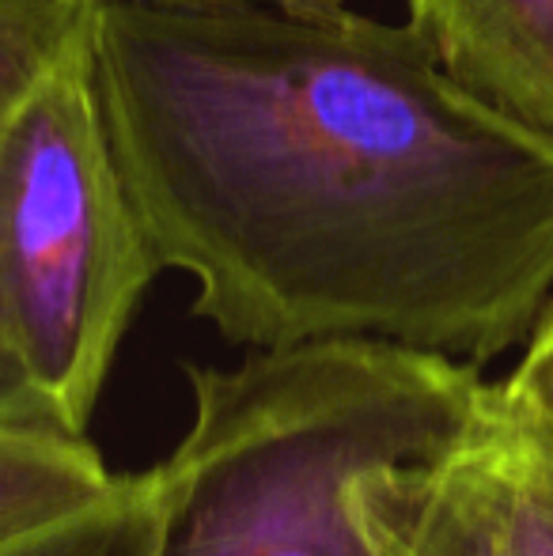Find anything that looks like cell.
<instances>
[{"label":"cell","mask_w":553,"mask_h":556,"mask_svg":"<svg viewBox=\"0 0 553 556\" xmlns=\"http://www.w3.org/2000/svg\"><path fill=\"white\" fill-rule=\"evenodd\" d=\"M96 84L163 269L224 341L384 337L489 364L553 300V140L414 23L99 0Z\"/></svg>","instance_id":"1"},{"label":"cell","mask_w":553,"mask_h":556,"mask_svg":"<svg viewBox=\"0 0 553 556\" xmlns=\"http://www.w3.org/2000/svg\"><path fill=\"white\" fill-rule=\"evenodd\" d=\"M193 420L152 466L155 556H399L432 469L478 425V364L384 337L186 364Z\"/></svg>","instance_id":"2"},{"label":"cell","mask_w":553,"mask_h":556,"mask_svg":"<svg viewBox=\"0 0 553 556\" xmlns=\"http://www.w3.org/2000/svg\"><path fill=\"white\" fill-rule=\"evenodd\" d=\"M91 23L0 125V420L68 435H88L129 318L163 273L114 160Z\"/></svg>","instance_id":"3"},{"label":"cell","mask_w":553,"mask_h":556,"mask_svg":"<svg viewBox=\"0 0 553 556\" xmlns=\"http://www.w3.org/2000/svg\"><path fill=\"white\" fill-rule=\"evenodd\" d=\"M406 12L466 91L553 140V0H406Z\"/></svg>","instance_id":"4"},{"label":"cell","mask_w":553,"mask_h":556,"mask_svg":"<svg viewBox=\"0 0 553 556\" xmlns=\"http://www.w3.org/2000/svg\"><path fill=\"white\" fill-rule=\"evenodd\" d=\"M481 454L501 556H553V413L493 382L481 413Z\"/></svg>","instance_id":"5"},{"label":"cell","mask_w":553,"mask_h":556,"mask_svg":"<svg viewBox=\"0 0 553 556\" xmlns=\"http://www.w3.org/2000/svg\"><path fill=\"white\" fill-rule=\"evenodd\" d=\"M114 473L88 435L0 420V534L103 496Z\"/></svg>","instance_id":"6"},{"label":"cell","mask_w":553,"mask_h":556,"mask_svg":"<svg viewBox=\"0 0 553 556\" xmlns=\"http://www.w3.org/2000/svg\"><path fill=\"white\" fill-rule=\"evenodd\" d=\"M399 556H501L493 492L481 454V417L417 492L402 522Z\"/></svg>","instance_id":"7"},{"label":"cell","mask_w":553,"mask_h":556,"mask_svg":"<svg viewBox=\"0 0 553 556\" xmlns=\"http://www.w3.org/2000/svg\"><path fill=\"white\" fill-rule=\"evenodd\" d=\"M0 556H155L152 469L114 477L103 496L0 534Z\"/></svg>","instance_id":"8"},{"label":"cell","mask_w":553,"mask_h":556,"mask_svg":"<svg viewBox=\"0 0 553 556\" xmlns=\"http://www.w3.org/2000/svg\"><path fill=\"white\" fill-rule=\"evenodd\" d=\"M99 0H0V125L35 73L96 15Z\"/></svg>","instance_id":"9"},{"label":"cell","mask_w":553,"mask_h":556,"mask_svg":"<svg viewBox=\"0 0 553 556\" xmlns=\"http://www.w3.org/2000/svg\"><path fill=\"white\" fill-rule=\"evenodd\" d=\"M501 387L504 394L553 413V300L535 323L531 337L524 341V356H519V364L512 367V375Z\"/></svg>","instance_id":"10"},{"label":"cell","mask_w":553,"mask_h":556,"mask_svg":"<svg viewBox=\"0 0 553 556\" xmlns=\"http://www.w3.org/2000/svg\"><path fill=\"white\" fill-rule=\"evenodd\" d=\"M205 4H224V0H205ZM274 8L285 12H300V15H345L349 4L345 0H266Z\"/></svg>","instance_id":"11"}]
</instances>
